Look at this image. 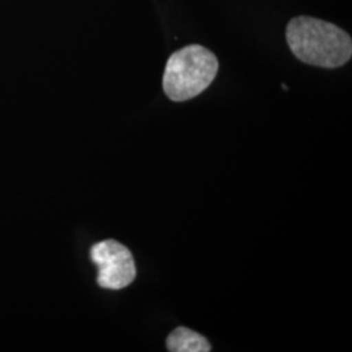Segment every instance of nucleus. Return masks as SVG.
<instances>
[{
    "instance_id": "f03ea898",
    "label": "nucleus",
    "mask_w": 352,
    "mask_h": 352,
    "mask_svg": "<svg viewBox=\"0 0 352 352\" xmlns=\"http://www.w3.org/2000/svg\"><path fill=\"white\" fill-rule=\"evenodd\" d=\"M219 63L213 52L200 45H190L174 52L166 64L164 90L174 102L192 100L213 82Z\"/></svg>"
},
{
    "instance_id": "7ed1b4c3",
    "label": "nucleus",
    "mask_w": 352,
    "mask_h": 352,
    "mask_svg": "<svg viewBox=\"0 0 352 352\" xmlns=\"http://www.w3.org/2000/svg\"><path fill=\"white\" fill-rule=\"evenodd\" d=\"M91 261L98 267L97 282L103 289H122L138 274L131 251L116 240H103L90 250Z\"/></svg>"
},
{
    "instance_id": "f257e3e1",
    "label": "nucleus",
    "mask_w": 352,
    "mask_h": 352,
    "mask_svg": "<svg viewBox=\"0 0 352 352\" xmlns=\"http://www.w3.org/2000/svg\"><path fill=\"white\" fill-rule=\"evenodd\" d=\"M286 38L292 54L302 63L337 68L351 59V37L338 26L315 17L292 19Z\"/></svg>"
},
{
    "instance_id": "20e7f679",
    "label": "nucleus",
    "mask_w": 352,
    "mask_h": 352,
    "mask_svg": "<svg viewBox=\"0 0 352 352\" xmlns=\"http://www.w3.org/2000/svg\"><path fill=\"white\" fill-rule=\"evenodd\" d=\"M166 347L170 352H209L212 344L200 333L179 327L167 337Z\"/></svg>"
}]
</instances>
